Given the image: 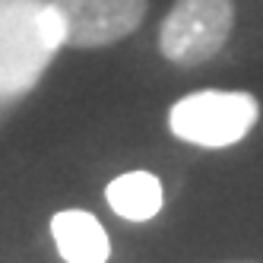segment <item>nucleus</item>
I'll return each instance as SVG.
<instances>
[{"mask_svg":"<svg viewBox=\"0 0 263 263\" xmlns=\"http://www.w3.org/2000/svg\"><path fill=\"white\" fill-rule=\"evenodd\" d=\"M51 238L64 263H108L111 241L102 222L86 210H61L51 216Z\"/></svg>","mask_w":263,"mask_h":263,"instance_id":"4","label":"nucleus"},{"mask_svg":"<svg viewBox=\"0 0 263 263\" xmlns=\"http://www.w3.org/2000/svg\"><path fill=\"white\" fill-rule=\"evenodd\" d=\"M67 48H108L134 35L149 0H51L45 7Z\"/></svg>","mask_w":263,"mask_h":263,"instance_id":"3","label":"nucleus"},{"mask_svg":"<svg viewBox=\"0 0 263 263\" xmlns=\"http://www.w3.org/2000/svg\"><path fill=\"white\" fill-rule=\"evenodd\" d=\"M219 263H260V260H219Z\"/></svg>","mask_w":263,"mask_h":263,"instance_id":"6","label":"nucleus"},{"mask_svg":"<svg viewBox=\"0 0 263 263\" xmlns=\"http://www.w3.org/2000/svg\"><path fill=\"white\" fill-rule=\"evenodd\" d=\"M260 118V102L241 89H200L172 105V134L200 149H225L251 134Z\"/></svg>","mask_w":263,"mask_h":263,"instance_id":"1","label":"nucleus"},{"mask_svg":"<svg viewBox=\"0 0 263 263\" xmlns=\"http://www.w3.org/2000/svg\"><path fill=\"white\" fill-rule=\"evenodd\" d=\"M105 200L121 219L149 222L165 206V191H162V181L153 172L137 168V172H124L111 181L105 187Z\"/></svg>","mask_w":263,"mask_h":263,"instance_id":"5","label":"nucleus"},{"mask_svg":"<svg viewBox=\"0 0 263 263\" xmlns=\"http://www.w3.org/2000/svg\"><path fill=\"white\" fill-rule=\"evenodd\" d=\"M235 29V0H175L159 26V51L168 64L194 70L210 64Z\"/></svg>","mask_w":263,"mask_h":263,"instance_id":"2","label":"nucleus"}]
</instances>
